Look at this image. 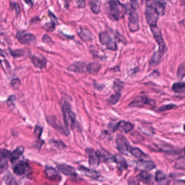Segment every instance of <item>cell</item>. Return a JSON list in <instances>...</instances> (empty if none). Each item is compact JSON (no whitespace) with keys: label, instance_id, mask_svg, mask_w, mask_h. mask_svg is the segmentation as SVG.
Instances as JSON below:
<instances>
[{"label":"cell","instance_id":"1","mask_svg":"<svg viewBox=\"0 0 185 185\" xmlns=\"http://www.w3.org/2000/svg\"><path fill=\"white\" fill-rule=\"evenodd\" d=\"M108 5L109 17L113 20L118 21L122 19L127 13L126 7L118 0H110Z\"/></svg>","mask_w":185,"mask_h":185},{"label":"cell","instance_id":"2","mask_svg":"<svg viewBox=\"0 0 185 185\" xmlns=\"http://www.w3.org/2000/svg\"><path fill=\"white\" fill-rule=\"evenodd\" d=\"M62 111H63V118L66 127H70L73 129L75 126L76 122V115L72 111L70 104L65 100H63L61 103Z\"/></svg>","mask_w":185,"mask_h":185},{"label":"cell","instance_id":"3","mask_svg":"<svg viewBox=\"0 0 185 185\" xmlns=\"http://www.w3.org/2000/svg\"><path fill=\"white\" fill-rule=\"evenodd\" d=\"M99 41L102 45H105L106 48L109 50H117V46L115 40L106 31H103L99 35Z\"/></svg>","mask_w":185,"mask_h":185},{"label":"cell","instance_id":"4","mask_svg":"<svg viewBox=\"0 0 185 185\" xmlns=\"http://www.w3.org/2000/svg\"><path fill=\"white\" fill-rule=\"evenodd\" d=\"M145 16L150 27L157 26L159 15L151 5H147L145 10Z\"/></svg>","mask_w":185,"mask_h":185},{"label":"cell","instance_id":"5","mask_svg":"<svg viewBox=\"0 0 185 185\" xmlns=\"http://www.w3.org/2000/svg\"><path fill=\"white\" fill-rule=\"evenodd\" d=\"M128 26L131 32H135L139 29V17L136 10L131 9L130 11Z\"/></svg>","mask_w":185,"mask_h":185},{"label":"cell","instance_id":"6","mask_svg":"<svg viewBox=\"0 0 185 185\" xmlns=\"http://www.w3.org/2000/svg\"><path fill=\"white\" fill-rule=\"evenodd\" d=\"M116 146L121 154L127 155L130 152V146L127 139L123 135H119L116 139Z\"/></svg>","mask_w":185,"mask_h":185},{"label":"cell","instance_id":"7","mask_svg":"<svg viewBox=\"0 0 185 185\" xmlns=\"http://www.w3.org/2000/svg\"><path fill=\"white\" fill-rule=\"evenodd\" d=\"M150 29L152 33L153 34L154 38L155 39L157 43L159 45V50L165 52L166 50V45L164 42V39L162 36L160 29H159L157 26L150 27Z\"/></svg>","mask_w":185,"mask_h":185},{"label":"cell","instance_id":"8","mask_svg":"<svg viewBox=\"0 0 185 185\" xmlns=\"http://www.w3.org/2000/svg\"><path fill=\"white\" fill-rule=\"evenodd\" d=\"M17 40L24 45H30L35 40V37L33 34L26 31H19L16 35Z\"/></svg>","mask_w":185,"mask_h":185},{"label":"cell","instance_id":"9","mask_svg":"<svg viewBox=\"0 0 185 185\" xmlns=\"http://www.w3.org/2000/svg\"><path fill=\"white\" fill-rule=\"evenodd\" d=\"M47 120L53 128H55L59 131L62 132L63 134L68 135L69 134V131L67 127H64L59 120L57 119V118L54 116H48L47 117Z\"/></svg>","mask_w":185,"mask_h":185},{"label":"cell","instance_id":"10","mask_svg":"<svg viewBox=\"0 0 185 185\" xmlns=\"http://www.w3.org/2000/svg\"><path fill=\"white\" fill-rule=\"evenodd\" d=\"M10 151L6 149H0V173H4L8 167V159Z\"/></svg>","mask_w":185,"mask_h":185},{"label":"cell","instance_id":"11","mask_svg":"<svg viewBox=\"0 0 185 185\" xmlns=\"http://www.w3.org/2000/svg\"><path fill=\"white\" fill-rule=\"evenodd\" d=\"M137 168L142 171H151L156 168V165L151 160H139L137 163Z\"/></svg>","mask_w":185,"mask_h":185},{"label":"cell","instance_id":"12","mask_svg":"<svg viewBox=\"0 0 185 185\" xmlns=\"http://www.w3.org/2000/svg\"><path fill=\"white\" fill-rule=\"evenodd\" d=\"M29 169L28 164L26 162L20 161L14 168V173L17 176H22L26 173Z\"/></svg>","mask_w":185,"mask_h":185},{"label":"cell","instance_id":"13","mask_svg":"<svg viewBox=\"0 0 185 185\" xmlns=\"http://www.w3.org/2000/svg\"><path fill=\"white\" fill-rule=\"evenodd\" d=\"M149 5H151V6L154 8L157 13L159 14V16H162L165 14L166 12V3L163 0L155 1Z\"/></svg>","mask_w":185,"mask_h":185},{"label":"cell","instance_id":"14","mask_svg":"<svg viewBox=\"0 0 185 185\" xmlns=\"http://www.w3.org/2000/svg\"><path fill=\"white\" fill-rule=\"evenodd\" d=\"M58 168L61 173L66 176H77L76 171L75 168L66 164H60L58 165Z\"/></svg>","mask_w":185,"mask_h":185},{"label":"cell","instance_id":"15","mask_svg":"<svg viewBox=\"0 0 185 185\" xmlns=\"http://www.w3.org/2000/svg\"><path fill=\"white\" fill-rule=\"evenodd\" d=\"M77 33L80 38L84 41H91L92 39L91 32L87 28L80 27L77 29Z\"/></svg>","mask_w":185,"mask_h":185},{"label":"cell","instance_id":"16","mask_svg":"<svg viewBox=\"0 0 185 185\" xmlns=\"http://www.w3.org/2000/svg\"><path fill=\"white\" fill-rule=\"evenodd\" d=\"M149 99L146 97L137 96L131 102L129 106L130 108H139L149 103Z\"/></svg>","mask_w":185,"mask_h":185},{"label":"cell","instance_id":"17","mask_svg":"<svg viewBox=\"0 0 185 185\" xmlns=\"http://www.w3.org/2000/svg\"><path fill=\"white\" fill-rule=\"evenodd\" d=\"M134 128V125L131 123L124 120H121L117 124V129L122 132L128 133L131 131Z\"/></svg>","mask_w":185,"mask_h":185},{"label":"cell","instance_id":"18","mask_svg":"<svg viewBox=\"0 0 185 185\" xmlns=\"http://www.w3.org/2000/svg\"><path fill=\"white\" fill-rule=\"evenodd\" d=\"M24 148L23 146H20L17 148L13 152H10L9 155V160L11 162H14L17 160L19 159L20 157L21 156L23 153H24Z\"/></svg>","mask_w":185,"mask_h":185},{"label":"cell","instance_id":"19","mask_svg":"<svg viewBox=\"0 0 185 185\" xmlns=\"http://www.w3.org/2000/svg\"><path fill=\"white\" fill-rule=\"evenodd\" d=\"M130 153L133 156H134L139 160H146L151 159L148 155L144 153L141 149L138 148H133L131 150H130Z\"/></svg>","mask_w":185,"mask_h":185},{"label":"cell","instance_id":"20","mask_svg":"<svg viewBox=\"0 0 185 185\" xmlns=\"http://www.w3.org/2000/svg\"><path fill=\"white\" fill-rule=\"evenodd\" d=\"M164 53L165 52H161L159 50L155 52L150 60V65L152 67H154L158 65L160 63Z\"/></svg>","mask_w":185,"mask_h":185},{"label":"cell","instance_id":"21","mask_svg":"<svg viewBox=\"0 0 185 185\" xmlns=\"http://www.w3.org/2000/svg\"><path fill=\"white\" fill-rule=\"evenodd\" d=\"M31 60L34 65L37 68L40 69L46 68L47 60L45 58H40L36 56H33L31 57Z\"/></svg>","mask_w":185,"mask_h":185},{"label":"cell","instance_id":"22","mask_svg":"<svg viewBox=\"0 0 185 185\" xmlns=\"http://www.w3.org/2000/svg\"><path fill=\"white\" fill-rule=\"evenodd\" d=\"M137 176L139 178V181H141L144 183L150 184L153 183L152 176L147 171H142V172Z\"/></svg>","mask_w":185,"mask_h":185},{"label":"cell","instance_id":"23","mask_svg":"<svg viewBox=\"0 0 185 185\" xmlns=\"http://www.w3.org/2000/svg\"><path fill=\"white\" fill-rule=\"evenodd\" d=\"M87 151L88 152V154H89V165L91 167L96 168L98 166L99 164L100 163L98 158L97 157L95 153H94V151H91L90 150H87Z\"/></svg>","mask_w":185,"mask_h":185},{"label":"cell","instance_id":"24","mask_svg":"<svg viewBox=\"0 0 185 185\" xmlns=\"http://www.w3.org/2000/svg\"><path fill=\"white\" fill-rule=\"evenodd\" d=\"M101 68V64L96 62L90 63L87 66V71L92 75H97Z\"/></svg>","mask_w":185,"mask_h":185},{"label":"cell","instance_id":"25","mask_svg":"<svg viewBox=\"0 0 185 185\" xmlns=\"http://www.w3.org/2000/svg\"><path fill=\"white\" fill-rule=\"evenodd\" d=\"M115 162L117 164L118 168L120 170H124L127 168L128 165L125 159L120 155L115 156Z\"/></svg>","mask_w":185,"mask_h":185},{"label":"cell","instance_id":"26","mask_svg":"<svg viewBox=\"0 0 185 185\" xmlns=\"http://www.w3.org/2000/svg\"><path fill=\"white\" fill-rule=\"evenodd\" d=\"M79 169L80 171H82L83 173H84L88 177L92 178L94 179H96L99 176V174L98 172L94 171V170H92V169H88V168L84 167H80L79 168Z\"/></svg>","mask_w":185,"mask_h":185},{"label":"cell","instance_id":"27","mask_svg":"<svg viewBox=\"0 0 185 185\" xmlns=\"http://www.w3.org/2000/svg\"><path fill=\"white\" fill-rule=\"evenodd\" d=\"M45 173L48 179L51 180H58V178L60 176L58 172L54 168L52 167H47L45 170Z\"/></svg>","mask_w":185,"mask_h":185},{"label":"cell","instance_id":"28","mask_svg":"<svg viewBox=\"0 0 185 185\" xmlns=\"http://www.w3.org/2000/svg\"><path fill=\"white\" fill-rule=\"evenodd\" d=\"M84 67H85V63L79 61V62L73 63L68 68V70L76 73L77 72L80 73V72H83Z\"/></svg>","mask_w":185,"mask_h":185},{"label":"cell","instance_id":"29","mask_svg":"<svg viewBox=\"0 0 185 185\" xmlns=\"http://www.w3.org/2000/svg\"><path fill=\"white\" fill-rule=\"evenodd\" d=\"M89 6L92 12L95 14H98L100 12L101 1L100 0H89Z\"/></svg>","mask_w":185,"mask_h":185},{"label":"cell","instance_id":"30","mask_svg":"<svg viewBox=\"0 0 185 185\" xmlns=\"http://www.w3.org/2000/svg\"><path fill=\"white\" fill-rule=\"evenodd\" d=\"M173 91L176 94L183 93L185 91V84L184 82L176 83L172 86Z\"/></svg>","mask_w":185,"mask_h":185},{"label":"cell","instance_id":"31","mask_svg":"<svg viewBox=\"0 0 185 185\" xmlns=\"http://www.w3.org/2000/svg\"><path fill=\"white\" fill-rule=\"evenodd\" d=\"M155 179L157 183H160L166 180V176L164 174V172L161 171H156Z\"/></svg>","mask_w":185,"mask_h":185},{"label":"cell","instance_id":"32","mask_svg":"<svg viewBox=\"0 0 185 185\" xmlns=\"http://www.w3.org/2000/svg\"><path fill=\"white\" fill-rule=\"evenodd\" d=\"M124 88V84L120 80H115L113 83V89L115 92H120Z\"/></svg>","mask_w":185,"mask_h":185},{"label":"cell","instance_id":"33","mask_svg":"<svg viewBox=\"0 0 185 185\" xmlns=\"http://www.w3.org/2000/svg\"><path fill=\"white\" fill-rule=\"evenodd\" d=\"M120 96H121V94L120 92H116L115 94L111 96L110 97L109 99V103L111 105L116 103L118 101H119Z\"/></svg>","mask_w":185,"mask_h":185},{"label":"cell","instance_id":"34","mask_svg":"<svg viewBox=\"0 0 185 185\" xmlns=\"http://www.w3.org/2000/svg\"><path fill=\"white\" fill-rule=\"evenodd\" d=\"M176 108H177V106L175 105V104H169L162 106L158 110H159V112H164V111H166L171 110Z\"/></svg>","mask_w":185,"mask_h":185},{"label":"cell","instance_id":"35","mask_svg":"<svg viewBox=\"0 0 185 185\" xmlns=\"http://www.w3.org/2000/svg\"><path fill=\"white\" fill-rule=\"evenodd\" d=\"M185 64L184 63H183L182 64L180 65V66L178 68L177 75L179 79L181 80L185 77Z\"/></svg>","mask_w":185,"mask_h":185},{"label":"cell","instance_id":"36","mask_svg":"<svg viewBox=\"0 0 185 185\" xmlns=\"http://www.w3.org/2000/svg\"><path fill=\"white\" fill-rule=\"evenodd\" d=\"M55 28V24L53 21L46 24L44 26V29L47 31H53Z\"/></svg>","mask_w":185,"mask_h":185},{"label":"cell","instance_id":"37","mask_svg":"<svg viewBox=\"0 0 185 185\" xmlns=\"http://www.w3.org/2000/svg\"><path fill=\"white\" fill-rule=\"evenodd\" d=\"M11 55L13 56L14 57H22V55H24V52L21 50H11L10 51Z\"/></svg>","mask_w":185,"mask_h":185},{"label":"cell","instance_id":"38","mask_svg":"<svg viewBox=\"0 0 185 185\" xmlns=\"http://www.w3.org/2000/svg\"><path fill=\"white\" fill-rule=\"evenodd\" d=\"M11 85H12V87L14 89L18 88L19 87L20 85V82L19 80L17 79V78L13 80H12V82H11Z\"/></svg>","mask_w":185,"mask_h":185},{"label":"cell","instance_id":"39","mask_svg":"<svg viewBox=\"0 0 185 185\" xmlns=\"http://www.w3.org/2000/svg\"><path fill=\"white\" fill-rule=\"evenodd\" d=\"M43 41L45 43H47V44H50V43H52V39L50 38V36L47 35H44L43 38Z\"/></svg>","mask_w":185,"mask_h":185},{"label":"cell","instance_id":"40","mask_svg":"<svg viewBox=\"0 0 185 185\" xmlns=\"http://www.w3.org/2000/svg\"><path fill=\"white\" fill-rule=\"evenodd\" d=\"M76 2L78 5V7L80 8H83L86 6L85 0H76Z\"/></svg>","mask_w":185,"mask_h":185},{"label":"cell","instance_id":"41","mask_svg":"<svg viewBox=\"0 0 185 185\" xmlns=\"http://www.w3.org/2000/svg\"><path fill=\"white\" fill-rule=\"evenodd\" d=\"M130 1L131 8L133 9L136 10L138 7V0H130Z\"/></svg>","mask_w":185,"mask_h":185},{"label":"cell","instance_id":"42","mask_svg":"<svg viewBox=\"0 0 185 185\" xmlns=\"http://www.w3.org/2000/svg\"><path fill=\"white\" fill-rule=\"evenodd\" d=\"M48 16L50 17V19L52 20V21L54 22L55 24H57L58 22V20H57V17H55V15L53 14L52 13L49 12H48Z\"/></svg>","mask_w":185,"mask_h":185},{"label":"cell","instance_id":"43","mask_svg":"<svg viewBox=\"0 0 185 185\" xmlns=\"http://www.w3.org/2000/svg\"><path fill=\"white\" fill-rule=\"evenodd\" d=\"M14 8L16 10V12H17V14H19L20 12L19 6L17 5V4H14Z\"/></svg>","mask_w":185,"mask_h":185},{"label":"cell","instance_id":"44","mask_svg":"<svg viewBox=\"0 0 185 185\" xmlns=\"http://www.w3.org/2000/svg\"><path fill=\"white\" fill-rule=\"evenodd\" d=\"M24 2L30 6L33 5V1L32 0H24Z\"/></svg>","mask_w":185,"mask_h":185},{"label":"cell","instance_id":"45","mask_svg":"<svg viewBox=\"0 0 185 185\" xmlns=\"http://www.w3.org/2000/svg\"><path fill=\"white\" fill-rule=\"evenodd\" d=\"M151 1V0H141L143 4H146L147 3L149 2V1Z\"/></svg>","mask_w":185,"mask_h":185},{"label":"cell","instance_id":"46","mask_svg":"<svg viewBox=\"0 0 185 185\" xmlns=\"http://www.w3.org/2000/svg\"><path fill=\"white\" fill-rule=\"evenodd\" d=\"M1 52V50H0V52ZM0 55H2V54H1V53H0Z\"/></svg>","mask_w":185,"mask_h":185}]
</instances>
